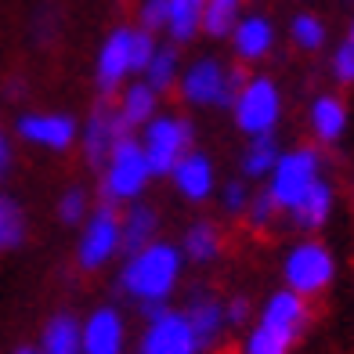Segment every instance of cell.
<instances>
[{"label":"cell","instance_id":"d4e9b609","mask_svg":"<svg viewBox=\"0 0 354 354\" xmlns=\"http://www.w3.org/2000/svg\"><path fill=\"white\" fill-rule=\"evenodd\" d=\"M185 250L192 261H210V257L221 250V235L214 224H196V228H188L185 235Z\"/></svg>","mask_w":354,"mask_h":354},{"label":"cell","instance_id":"6da1fadb","mask_svg":"<svg viewBox=\"0 0 354 354\" xmlns=\"http://www.w3.org/2000/svg\"><path fill=\"white\" fill-rule=\"evenodd\" d=\"M174 275H177V250H170V246H149V250H141L134 261L127 264L123 286L131 289L134 297L159 300V297L170 293Z\"/></svg>","mask_w":354,"mask_h":354},{"label":"cell","instance_id":"f1b7e54d","mask_svg":"<svg viewBox=\"0 0 354 354\" xmlns=\"http://www.w3.org/2000/svg\"><path fill=\"white\" fill-rule=\"evenodd\" d=\"M271 163H275V141H271L268 134H261L250 145V152H246V174L257 177V174H264Z\"/></svg>","mask_w":354,"mask_h":354},{"label":"cell","instance_id":"1f68e13d","mask_svg":"<svg viewBox=\"0 0 354 354\" xmlns=\"http://www.w3.org/2000/svg\"><path fill=\"white\" fill-rule=\"evenodd\" d=\"M250 87V73L246 66H235L228 76H224V91H221V102L217 105H232L235 98H243V91Z\"/></svg>","mask_w":354,"mask_h":354},{"label":"cell","instance_id":"4316f807","mask_svg":"<svg viewBox=\"0 0 354 354\" xmlns=\"http://www.w3.org/2000/svg\"><path fill=\"white\" fill-rule=\"evenodd\" d=\"M293 340H297L293 333L261 326V329L253 333V340H250V354H286L289 347H293Z\"/></svg>","mask_w":354,"mask_h":354},{"label":"cell","instance_id":"4fadbf2b","mask_svg":"<svg viewBox=\"0 0 354 354\" xmlns=\"http://www.w3.org/2000/svg\"><path fill=\"white\" fill-rule=\"evenodd\" d=\"M261 326L300 336V329L308 326V315H304V300H300L297 293H279L275 300L268 304V311H264V322H261Z\"/></svg>","mask_w":354,"mask_h":354},{"label":"cell","instance_id":"ab89813d","mask_svg":"<svg viewBox=\"0 0 354 354\" xmlns=\"http://www.w3.org/2000/svg\"><path fill=\"white\" fill-rule=\"evenodd\" d=\"M8 163H11V152H8V141L0 138V177L8 174Z\"/></svg>","mask_w":354,"mask_h":354},{"label":"cell","instance_id":"277c9868","mask_svg":"<svg viewBox=\"0 0 354 354\" xmlns=\"http://www.w3.org/2000/svg\"><path fill=\"white\" fill-rule=\"evenodd\" d=\"M239 127L250 134H268L279 120V91L271 80H253V84L243 91V98L235 105Z\"/></svg>","mask_w":354,"mask_h":354},{"label":"cell","instance_id":"8fae6325","mask_svg":"<svg viewBox=\"0 0 354 354\" xmlns=\"http://www.w3.org/2000/svg\"><path fill=\"white\" fill-rule=\"evenodd\" d=\"M73 120L69 116H26L19 123V134L29 141H40V145H51V149H66L73 141Z\"/></svg>","mask_w":354,"mask_h":354},{"label":"cell","instance_id":"83f0119b","mask_svg":"<svg viewBox=\"0 0 354 354\" xmlns=\"http://www.w3.org/2000/svg\"><path fill=\"white\" fill-rule=\"evenodd\" d=\"M174 47H163V51H156L152 62H149V76H152V91H167L174 84Z\"/></svg>","mask_w":354,"mask_h":354},{"label":"cell","instance_id":"cb8c5ba5","mask_svg":"<svg viewBox=\"0 0 354 354\" xmlns=\"http://www.w3.org/2000/svg\"><path fill=\"white\" fill-rule=\"evenodd\" d=\"M315 131L322 141H336L344 131V105L336 98H318L315 105Z\"/></svg>","mask_w":354,"mask_h":354},{"label":"cell","instance_id":"9c48e42d","mask_svg":"<svg viewBox=\"0 0 354 354\" xmlns=\"http://www.w3.org/2000/svg\"><path fill=\"white\" fill-rule=\"evenodd\" d=\"M196 351V336L185 315H163L145 336V354H192Z\"/></svg>","mask_w":354,"mask_h":354},{"label":"cell","instance_id":"3957f363","mask_svg":"<svg viewBox=\"0 0 354 354\" xmlns=\"http://www.w3.org/2000/svg\"><path fill=\"white\" fill-rule=\"evenodd\" d=\"M127 141V127L120 120V112L112 109L109 94L94 105L91 112V127H87V163L94 170L105 167V159H112V152H116V145Z\"/></svg>","mask_w":354,"mask_h":354},{"label":"cell","instance_id":"8d00e7d4","mask_svg":"<svg viewBox=\"0 0 354 354\" xmlns=\"http://www.w3.org/2000/svg\"><path fill=\"white\" fill-rule=\"evenodd\" d=\"M333 66H336V76H340L344 84H354V51L351 47H340V51H336Z\"/></svg>","mask_w":354,"mask_h":354},{"label":"cell","instance_id":"e575fe53","mask_svg":"<svg viewBox=\"0 0 354 354\" xmlns=\"http://www.w3.org/2000/svg\"><path fill=\"white\" fill-rule=\"evenodd\" d=\"M275 196H271V192H261V196L253 199V210H250V221L257 224V228H264V224L275 217Z\"/></svg>","mask_w":354,"mask_h":354},{"label":"cell","instance_id":"d590c367","mask_svg":"<svg viewBox=\"0 0 354 354\" xmlns=\"http://www.w3.org/2000/svg\"><path fill=\"white\" fill-rule=\"evenodd\" d=\"M84 203H87V199H84V192L73 188L69 196L62 199V206H58V210H62V221H69V224H73V221H80V214H84Z\"/></svg>","mask_w":354,"mask_h":354},{"label":"cell","instance_id":"e0dca14e","mask_svg":"<svg viewBox=\"0 0 354 354\" xmlns=\"http://www.w3.org/2000/svg\"><path fill=\"white\" fill-rule=\"evenodd\" d=\"M326 214H329V188L315 181L304 192V199L293 206V217H297L300 228H318V224L326 221Z\"/></svg>","mask_w":354,"mask_h":354},{"label":"cell","instance_id":"7a4b0ae2","mask_svg":"<svg viewBox=\"0 0 354 354\" xmlns=\"http://www.w3.org/2000/svg\"><path fill=\"white\" fill-rule=\"evenodd\" d=\"M149 177V159L138 149L134 141H120L116 152H112V167H109V181L102 188V199L105 206H112V199H127V196H138V188L145 185Z\"/></svg>","mask_w":354,"mask_h":354},{"label":"cell","instance_id":"30bf717a","mask_svg":"<svg viewBox=\"0 0 354 354\" xmlns=\"http://www.w3.org/2000/svg\"><path fill=\"white\" fill-rule=\"evenodd\" d=\"M127 69H131V33L116 29V33L109 37V44L102 47V58H98V87L109 94L123 80Z\"/></svg>","mask_w":354,"mask_h":354},{"label":"cell","instance_id":"ac0fdd59","mask_svg":"<svg viewBox=\"0 0 354 354\" xmlns=\"http://www.w3.org/2000/svg\"><path fill=\"white\" fill-rule=\"evenodd\" d=\"M203 4L206 0H170V33L174 40H192V33L203 22Z\"/></svg>","mask_w":354,"mask_h":354},{"label":"cell","instance_id":"2e32d148","mask_svg":"<svg viewBox=\"0 0 354 354\" xmlns=\"http://www.w3.org/2000/svg\"><path fill=\"white\" fill-rule=\"evenodd\" d=\"M185 318L192 326V336H196V347H210V340L221 329V308H217V304L214 300H196Z\"/></svg>","mask_w":354,"mask_h":354},{"label":"cell","instance_id":"7402d4cb","mask_svg":"<svg viewBox=\"0 0 354 354\" xmlns=\"http://www.w3.org/2000/svg\"><path fill=\"white\" fill-rule=\"evenodd\" d=\"M152 232H156V214L152 210H145V206H138V210L127 217V228H123V250L127 253H138L145 243L152 239Z\"/></svg>","mask_w":354,"mask_h":354},{"label":"cell","instance_id":"d6a6232c","mask_svg":"<svg viewBox=\"0 0 354 354\" xmlns=\"http://www.w3.org/2000/svg\"><path fill=\"white\" fill-rule=\"evenodd\" d=\"M152 55V33H131V69H149Z\"/></svg>","mask_w":354,"mask_h":354},{"label":"cell","instance_id":"603a6c76","mask_svg":"<svg viewBox=\"0 0 354 354\" xmlns=\"http://www.w3.org/2000/svg\"><path fill=\"white\" fill-rule=\"evenodd\" d=\"M152 105H156V94H152V87H131V91H127L123 109H120V120H123L127 131L149 120V116H152Z\"/></svg>","mask_w":354,"mask_h":354},{"label":"cell","instance_id":"5b68a950","mask_svg":"<svg viewBox=\"0 0 354 354\" xmlns=\"http://www.w3.org/2000/svg\"><path fill=\"white\" fill-rule=\"evenodd\" d=\"M286 275H289V286L297 289V297H315L322 293V289L329 286L333 279V261H329V253L322 250L318 243H308V246H300L293 257H289V264H286Z\"/></svg>","mask_w":354,"mask_h":354},{"label":"cell","instance_id":"f35d334b","mask_svg":"<svg viewBox=\"0 0 354 354\" xmlns=\"http://www.w3.org/2000/svg\"><path fill=\"white\" fill-rule=\"evenodd\" d=\"M246 315H250V300H246V297H235V300H232V308H228V318L235 322V326H243Z\"/></svg>","mask_w":354,"mask_h":354},{"label":"cell","instance_id":"836d02e7","mask_svg":"<svg viewBox=\"0 0 354 354\" xmlns=\"http://www.w3.org/2000/svg\"><path fill=\"white\" fill-rule=\"evenodd\" d=\"M141 22H145V33H156L159 26L170 22V0H149L141 11Z\"/></svg>","mask_w":354,"mask_h":354},{"label":"cell","instance_id":"8992f818","mask_svg":"<svg viewBox=\"0 0 354 354\" xmlns=\"http://www.w3.org/2000/svg\"><path fill=\"white\" fill-rule=\"evenodd\" d=\"M192 145V127L181 120V123H174V120H156L149 127V167L156 174H170L177 167V156H181L185 149Z\"/></svg>","mask_w":354,"mask_h":354},{"label":"cell","instance_id":"f546056e","mask_svg":"<svg viewBox=\"0 0 354 354\" xmlns=\"http://www.w3.org/2000/svg\"><path fill=\"white\" fill-rule=\"evenodd\" d=\"M293 40L300 47H322V40H326V29H322V22L315 19V15H297L293 19Z\"/></svg>","mask_w":354,"mask_h":354},{"label":"cell","instance_id":"d6986e66","mask_svg":"<svg viewBox=\"0 0 354 354\" xmlns=\"http://www.w3.org/2000/svg\"><path fill=\"white\" fill-rule=\"evenodd\" d=\"M44 351L47 354H76L80 351V329L69 315L55 318L47 326V336H44Z\"/></svg>","mask_w":354,"mask_h":354},{"label":"cell","instance_id":"ba28073f","mask_svg":"<svg viewBox=\"0 0 354 354\" xmlns=\"http://www.w3.org/2000/svg\"><path fill=\"white\" fill-rule=\"evenodd\" d=\"M116 246H120L116 210H112V206H102L98 217L91 221L87 235H84V246H80V264H84V268H98V264H105V261H109Z\"/></svg>","mask_w":354,"mask_h":354},{"label":"cell","instance_id":"4dcf8cb0","mask_svg":"<svg viewBox=\"0 0 354 354\" xmlns=\"http://www.w3.org/2000/svg\"><path fill=\"white\" fill-rule=\"evenodd\" d=\"M33 37H37V44H51V40L58 37V11H55L51 4H44V8L37 11V19H33Z\"/></svg>","mask_w":354,"mask_h":354},{"label":"cell","instance_id":"7c38bea8","mask_svg":"<svg viewBox=\"0 0 354 354\" xmlns=\"http://www.w3.org/2000/svg\"><path fill=\"white\" fill-rule=\"evenodd\" d=\"M120 340H123V329H120V318L116 311H98L87 329H84V351L87 354H120Z\"/></svg>","mask_w":354,"mask_h":354},{"label":"cell","instance_id":"74e56055","mask_svg":"<svg viewBox=\"0 0 354 354\" xmlns=\"http://www.w3.org/2000/svg\"><path fill=\"white\" fill-rule=\"evenodd\" d=\"M224 203H228V210H243L246 188H243V185H228V192H224Z\"/></svg>","mask_w":354,"mask_h":354},{"label":"cell","instance_id":"ffe728a7","mask_svg":"<svg viewBox=\"0 0 354 354\" xmlns=\"http://www.w3.org/2000/svg\"><path fill=\"white\" fill-rule=\"evenodd\" d=\"M235 47H239V55H243V58L264 55L268 47H271V26L264 19L243 22V26H239V33H235Z\"/></svg>","mask_w":354,"mask_h":354},{"label":"cell","instance_id":"60d3db41","mask_svg":"<svg viewBox=\"0 0 354 354\" xmlns=\"http://www.w3.org/2000/svg\"><path fill=\"white\" fill-rule=\"evenodd\" d=\"M347 47H351V51H354V26H351V44H347Z\"/></svg>","mask_w":354,"mask_h":354},{"label":"cell","instance_id":"5bb4252c","mask_svg":"<svg viewBox=\"0 0 354 354\" xmlns=\"http://www.w3.org/2000/svg\"><path fill=\"white\" fill-rule=\"evenodd\" d=\"M224 91V69L217 62H199L185 76V98L188 102H221Z\"/></svg>","mask_w":354,"mask_h":354},{"label":"cell","instance_id":"52a82bcc","mask_svg":"<svg viewBox=\"0 0 354 354\" xmlns=\"http://www.w3.org/2000/svg\"><path fill=\"white\" fill-rule=\"evenodd\" d=\"M311 185H315V156L311 152H293L279 163L271 196H275L279 206H297Z\"/></svg>","mask_w":354,"mask_h":354},{"label":"cell","instance_id":"44dd1931","mask_svg":"<svg viewBox=\"0 0 354 354\" xmlns=\"http://www.w3.org/2000/svg\"><path fill=\"white\" fill-rule=\"evenodd\" d=\"M22 235H26L22 206L15 203V199H8V196H0V250L19 246V243H22Z\"/></svg>","mask_w":354,"mask_h":354},{"label":"cell","instance_id":"484cf974","mask_svg":"<svg viewBox=\"0 0 354 354\" xmlns=\"http://www.w3.org/2000/svg\"><path fill=\"white\" fill-rule=\"evenodd\" d=\"M235 8H239V0H206L203 4V29L210 37H224L232 29Z\"/></svg>","mask_w":354,"mask_h":354},{"label":"cell","instance_id":"9a60e30c","mask_svg":"<svg viewBox=\"0 0 354 354\" xmlns=\"http://www.w3.org/2000/svg\"><path fill=\"white\" fill-rule=\"evenodd\" d=\"M174 177H177V185H181V192H185L188 199H203L206 192H210V181H214L210 163H206L203 156L181 159V163L174 167Z\"/></svg>","mask_w":354,"mask_h":354},{"label":"cell","instance_id":"b9f144b4","mask_svg":"<svg viewBox=\"0 0 354 354\" xmlns=\"http://www.w3.org/2000/svg\"><path fill=\"white\" fill-rule=\"evenodd\" d=\"M19 354H33V351H19Z\"/></svg>","mask_w":354,"mask_h":354}]
</instances>
